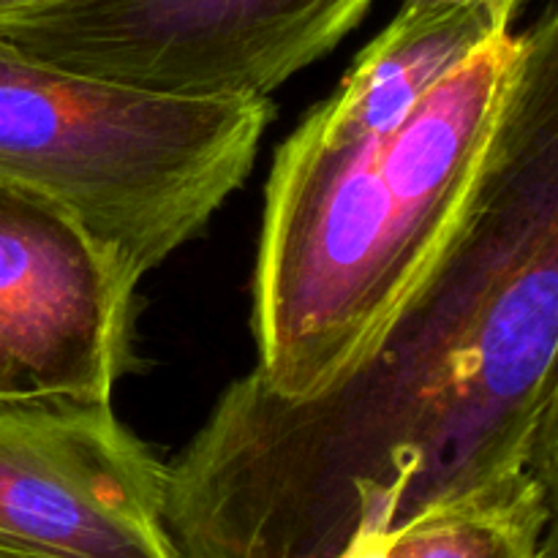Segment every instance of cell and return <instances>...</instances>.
<instances>
[{"label":"cell","instance_id":"obj_1","mask_svg":"<svg viewBox=\"0 0 558 558\" xmlns=\"http://www.w3.org/2000/svg\"><path fill=\"white\" fill-rule=\"evenodd\" d=\"M521 38L466 205L374 352L311 401L248 371L167 463L178 558H341L532 472L558 363V0Z\"/></svg>","mask_w":558,"mask_h":558},{"label":"cell","instance_id":"obj_2","mask_svg":"<svg viewBox=\"0 0 558 558\" xmlns=\"http://www.w3.org/2000/svg\"><path fill=\"white\" fill-rule=\"evenodd\" d=\"M521 47V33H496L385 136L283 140L251 314L267 390L311 401L374 352L466 205Z\"/></svg>","mask_w":558,"mask_h":558},{"label":"cell","instance_id":"obj_3","mask_svg":"<svg viewBox=\"0 0 558 558\" xmlns=\"http://www.w3.org/2000/svg\"><path fill=\"white\" fill-rule=\"evenodd\" d=\"M270 118V98L136 90L0 36V183L74 213L140 281L245 183Z\"/></svg>","mask_w":558,"mask_h":558},{"label":"cell","instance_id":"obj_4","mask_svg":"<svg viewBox=\"0 0 558 558\" xmlns=\"http://www.w3.org/2000/svg\"><path fill=\"white\" fill-rule=\"evenodd\" d=\"M374 0H54L0 36L27 54L136 90L270 98L338 47Z\"/></svg>","mask_w":558,"mask_h":558},{"label":"cell","instance_id":"obj_5","mask_svg":"<svg viewBox=\"0 0 558 558\" xmlns=\"http://www.w3.org/2000/svg\"><path fill=\"white\" fill-rule=\"evenodd\" d=\"M136 283L74 213L0 183V403L112 401L134 365Z\"/></svg>","mask_w":558,"mask_h":558},{"label":"cell","instance_id":"obj_6","mask_svg":"<svg viewBox=\"0 0 558 558\" xmlns=\"http://www.w3.org/2000/svg\"><path fill=\"white\" fill-rule=\"evenodd\" d=\"M0 548L38 558H178L167 463L112 401L0 403Z\"/></svg>","mask_w":558,"mask_h":558},{"label":"cell","instance_id":"obj_7","mask_svg":"<svg viewBox=\"0 0 558 558\" xmlns=\"http://www.w3.org/2000/svg\"><path fill=\"white\" fill-rule=\"evenodd\" d=\"M501 31H512V16L494 9L401 5L294 131L316 145L390 134Z\"/></svg>","mask_w":558,"mask_h":558},{"label":"cell","instance_id":"obj_8","mask_svg":"<svg viewBox=\"0 0 558 558\" xmlns=\"http://www.w3.org/2000/svg\"><path fill=\"white\" fill-rule=\"evenodd\" d=\"M545 518L543 485L529 472L414 515L387 558H539Z\"/></svg>","mask_w":558,"mask_h":558},{"label":"cell","instance_id":"obj_9","mask_svg":"<svg viewBox=\"0 0 558 558\" xmlns=\"http://www.w3.org/2000/svg\"><path fill=\"white\" fill-rule=\"evenodd\" d=\"M529 469H532L534 477H545V474L558 469V363L554 376H550L543 414H539L537 436H534L532 450V466Z\"/></svg>","mask_w":558,"mask_h":558},{"label":"cell","instance_id":"obj_10","mask_svg":"<svg viewBox=\"0 0 558 558\" xmlns=\"http://www.w3.org/2000/svg\"><path fill=\"white\" fill-rule=\"evenodd\" d=\"M545 494V532L539 543V558H558V469L556 472L537 477Z\"/></svg>","mask_w":558,"mask_h":558},{"label":"cell","instance_id":"obj_11","mask_svg":"<svg viewBox=\"0 0 558 558\" xmlns=\"http://www.w3.org/2000/svg\"><path fill=\"white\" fill-rule=\"evenodd\" d=\"M396 532H385V529H363L357 537L349 543L341 558H387L390 556V545Z\"/></svg>","mask_w":558,"mask_h":558},{"label":"cell","instance_id":"obj_12","mask_svg":"<svg viewBox=\"0 0 558 558\" xmlns=\"http://www.w3.org/2000/svg\"><path fill=\"white\" fill-rule=\"evenodd\" d=\"M401 5H456V9H494L515 20L523 0H401Z\"/></svg>","mask_w":558,"mask_h":558},{"label":"cell","instance_id":"obj_13","mask_svg":"<svg viewBox=\"0 0 558 558\" xmlns=\"http://www.w3.org/2000/svg\"><path fill=\"white\" fill-rule=\"evenodd\" d=\"M54 3V0H0V22L16 20V16H25L31 11L44 9V5Z\"/></svg>","mask_w":558,"mask_h":558},{"label":"cell","instance_id":"obj_14","mask_svg":"<svg viewBox=\"0 0 558 558\" xmlns=\"http://www.w3.org/2000/svg\"><path fill=\"white\" fill-rule=\"evenodd\" d=\"M0 558H38V556H27V554H20V550L0 548Z\"/></svg>","mask_w":558,"mask_h":558}]
</instances>
